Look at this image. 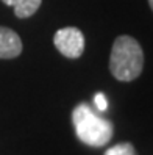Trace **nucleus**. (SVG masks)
<instances>
[{
  "mask_svg": "<svg viewBox=\"0 0 153 155\" xmlns=\"http://www.w3.org/2000/svg\"><path fill=\"white\" fill-rule=\"evenodd\" d=\"M22 39L14 30L0 25V60H13L22 53Z\"/></svg>",
  "mask_w": 153,
  "mask_h": 155,
  "instance_id": "20e7f679",
  "label": "nucleus"
},
{
  "mask_svg": "<svg viewBox=\"0 0 153 155\" xmlns=\"http://www.w3.org/2000/svg\"><path fill=\"white\" fill-rule=\"evenodd\" d=\"M147 2H148V6H150V10L153 11V0H147Z\"/></svg>",
  "mask_w": 153,
  "mask_h": 155,
  "instance_id": "6e6552de",
  "label": "nucleus"
},
{
  "mask_svg": "<svg viewBox=\"0 0 153 155\" xmlns=\"http://www.w3.org/2000/svg\"><path fill=\"white\" fill-rule=\"evenodd\" d=\"M72 122H74L78 140L91 147H102L111 141L114 135L113 122L97 114L94 108L86 102L78 104L74 108Z\"/></svg>",
  "mask_w": 153,
  "mask_h": 155,
  "instance_id": "f03ea898",
  "label": "nucleus"
},
{
  "mask_svg": "<svg viewBox=\"0 0 153 155\" xmlns=\"http://www.w3.org/2000/svg\"><path fill=\"white\" fill-rule=\"evenodd\" d=\"M105 155H138L136 149H134V146L131 143H117L116 146H113V147H110Z\"/></svg>",
  "mask_w": 153,
  "mask_h": 155,
  "instance_id": "423d86ee",
  "label": "nucleus"
},
{
  "mask_svg": "<svg viewBox=\"0 0 153 155\" xmlns=\"http://www.w3.org/2000/svg\"><path fill=\"white\" fill-rule=\"evenodd\" d=\"M53 44L62 57L77 60L84 52V35L77 27H64L53 35Z\"/></svg>",
  "mask_w": 153,
  "mask_h": 155,
  "instance_id": "7ed1b4c3",
  "label": "nucleus"
},
{
  "mask_svg": "<svg viewBox=\"0 0 153 155\" xmlns=\"http://www.w3.org/2000/svg\"><path fill=\"white\" fill-rule=\"evenodd\" d=\"M2 2L8 6H13L14 14L19 19H27L41 8L42 0H2Z\"/></svg>",
  "mask_w": 153,
  "mask_h": 155,
  "instance_id": "39448f33",
  "label": "nucleus"
},
{
  "mask_svg": "<svg viewBox=\"0 0 153 155\" xmlns=\"http://www.w3.org/2000/svg\"><path fill=\"white\" fill-rule=\"evenodd\" d=\"M95 105H97V108L100 111H105L106 110V107H108V104H106V99H105V96L100 93V94H95Z\"/></svg>",
  "mask_w": 153,
  "mask_h": 155,
  "instance_id": "0eeeda50",
  "label": "nucleus"
},
{
  "mask_svg": "<svg viewBox=\"0 0 153 155\" xmlns=\"http://www.w3.org/2000/svg\"><path fill=\"white\" fill-rule=\"evenodd\" d=\"M144 69V50L138 39L120 35L114 39L110 53V72L119 81L136 80Z\"/></svg>",
  "mask_w": 153,
  "mask_h": 155,
  "instance_id": "f257e3e1",
  "label": "nucleus"
}]
</instances>
